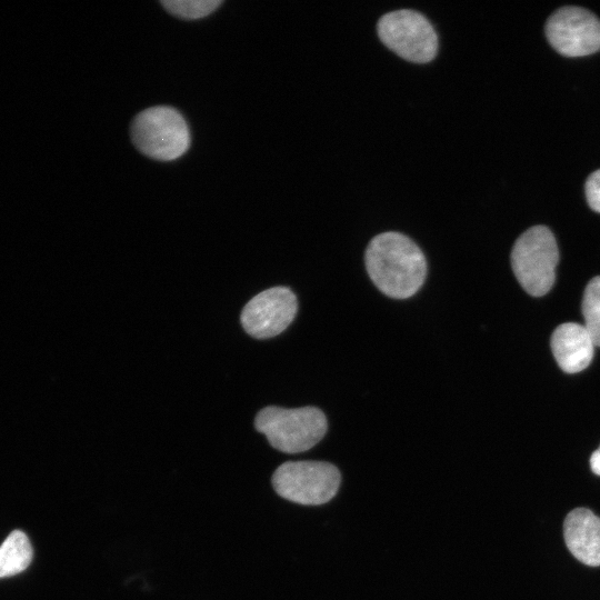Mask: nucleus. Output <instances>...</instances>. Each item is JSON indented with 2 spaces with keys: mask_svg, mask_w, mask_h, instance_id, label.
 Wrapping results in <instances>:
<instances>
[{
  "mask_svg": "<svg viewBox=\"0 0 600 600\" xmlns=\"http://www.w3.org/2000/svg\"><path fill=\"white\" fill-rule=\"evenodd\" d=\"M297 310L296 294L287 287H273L258 293L244 306L240 321L248 334L267 339L284 331Z\"/></svg>",
  "mask_w": 600,
  "mask_h": 600,
  "instance_id": "nucleus-8",
  "label": "nucleus"
},
{
  "mask_svg": "<svg viewBox=\"0 0 600 600\" xmlns=\"http://www.w3.org/2000/svg\"><path fill=\"white\" fill-rule=\"evenodd\" d=\"M377 32L381 42L411 62H429L439 50V36L427 16L416 9H393L380 16Z\"/></svg>",
  "mask_w": 600,
  "mask_h": 600,
  "instance_id": "nucleus-5",
  "label": "nucleus"
},
{
  "mask_svg": "<svg viewBox=\"0 0 600 600\" xmlns=\"http://www.w3.org/2000/svg\"><path fill=\"white\" fill-rule=\"evenodd\" d=\"M32 556L27 534L20 530L12 531L0 546V578L24 571L31 563Z\"/></svg>",
  "mask_w": 600,
  "mask_h": 600,
  "instance_id": "nucleus-11",
  "label": "nucleus"
},
{
  "mask_svg": "<svg viewBox=\"0 0 600 600\" xmlns=\"http://www.w3.org/2000/svg\"><path fill=\"white\" fill-rule=\"evenodd\" d=\"M254 427L272 448L284 453H299L311 449L324 437L328 422L316 407L269 406L257 413Z\"/></svg>",
  "mask_w": 600,
  "mask_h": 600,
  "instance_id": "nucleus-2",
  "label": "nucleus"
},
{
  "mask_svg": "<svg viewBox=\"0 0 600 600\" xmlns=\"http://www.w3.org/2000/svg\"><path fill=\"white\" fill-rule=\"evenodd\" d=\"M271 481L283 499L319 506L337 494L341 474L336 466L326 461H287L276 469Z\"/></svg>",
  "mask_w": 600,
  "mask_h": 600,
  "instance_id": "nucleus-6",
  "label": "nucleus"
},
{
  "mask_svg": "<svg viewBox=\"0 0 600 600\" xmlns=\"http://www.w3.org/2000/svg\"><path fill=\"white\" fill-rule=\"evenodd\" d=\"M590 468L593 473L600 476V447L590 457Z\"/></svg>",
  "mask_w": 600,
  "mask_h": 600,
  "instance_id": "nucleus-15",
  "label": "nucleus"
},
{
  "mask_svg": "<svg viewBox=\"0 0 600 600\" xmlns=\"http://www.w3.org/2000/svg\"><path fill=\"white\" fill-rule=\"evenodd\" d=\"M558 260L556 239L544 226H536L524 231L511 251L514 276L524 291L533 297H541L552 288Z\"/></svg>",
  "mask_w": 600,
  "mask_h": 600,
  "instance_id": "nucleus-4",
  "label": "nucleus"
},
{
  "mask_svg": "<svg viewBox=\"0 0 600 600\" xmlns=\"http://www.w3.org/2000/svg\"><path fill=\"white\" fill-rule=\"evenodd\" d=\"M550 346L559 367L564 372L576 373L590 364L596 344L584 326L567 322L556 328Z\"/></svg>",
  "mask_w": 600,
  "mask_h": 600,
  "instance_id": "nucleus-10",
  "label": "nucleus"
},
{
  "mask_svg": "<svg viewBox=\"0 0 600 600\" xmlns=\"http://www.w3.org/2000/svg\"><path fill=\"white\" fill-rule=\"evenodd\" d=\"M584 190L590 208L600 212V170L594 171L588 177Z\"/></svg>",
  "mask_w": 600,
  "mask_h": 600,
  "instance_id": "nucleus-14",
  "label": "nucleus"
},
{
  "mask_svg": "<svg viewBox=\"0 0 600 600\" xmlns=\"http://www.w3.org/2000/svg\"><path fill=\"white\" fill-rule=\"evenodd\" d=\"M364 263L374 286L394 299L413 296L427 274L422 250L410 237L399 231L374 236L366 249Z\"/></svg>",
  "mask_w": 600,
  "mask_h": 600,
  "instance_id": "nucleus-1",
  "label": "nucleus"
},
{
  "mask_svg": "<svg viewBox=\"0 0 600 600\" xmlns=\"http://www.w3.org/2000/svg\"><path fill=\"white\" fill-rule=\"evenodd\" d=\"M550 44L562 56L582 57L600 50V21L579 7H563L546 23Z\"/></svg>",
  "mask_w": 600,
  "mask_h": 600,
  "instance_id": "nucleus-7",
  "label": "nucleus"
},
{
  "mask_svg": "<svg viewBox=\"0 0 600 600\" xmlns=\"http://www.w3.org/2000/svg\"><path fill=\"white\" fill-rule=\"evenodd\" d=\"M131 139L141 153L159 161L180 158L191 142L186 119L168 106L151 107L138 113L131 123Z\"/></svg>",
  "mask_w": 600,
  "mask_h": 600,
  "instance_id": "nucleus-3",
  "label": "nucleus"
},
{
  "mask_svg": "<svg viewBox=\"0 0 600 600\" xmlns=\"http://www.w3.org/2000/svg\"><path fill=\"white\" fill-rule=\"evenodd\" d=\"M221 0H163L161 4L171 14L186 20H194L209 16Z\"/></svg>",
  "mask_w": 600,
  "mask_h": 600,
  "instance_id": "nucleus-13",
  "label": "nucleus"
},
{
  "mask_svg": "<svg viewBox=\"0 0 600 600\" xmlns=\"http://www.w3.org/2000/svg\"><path fill=\"white\" fill-rule=\"evenodd\" d=\"M584 328L596 346L600 347V276L592 278L586 287L582 299Z\"/></svg>",
  "mask_w": 600,
  "mask_h": 600,
  "instance_id": "nucleus-12",
  "label": "nucleus"
},
{
  "mask_svg": "<svg viewBox=\"0 0 600 600\" xmlns=\"http://www.w3.org/2000/svg\"><path fill=\"white\" fill-rule=\"evenodd\" d=\"M563 538L577 560L590 567L600 566V518L591 510H571L563 522Z\"/></svg>",
  "mask_w": 600,
  "mask_h": 600,
  "instance_id": "nucleus-9",
  "label": "nucleus"
}]
</instances>
